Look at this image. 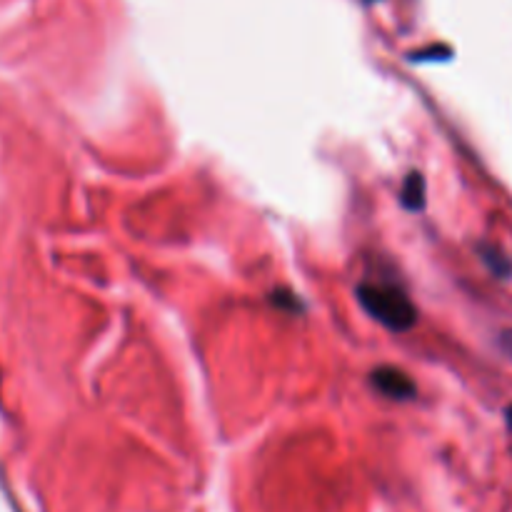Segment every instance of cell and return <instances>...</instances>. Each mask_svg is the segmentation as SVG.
<instances>
[{
    "label": "cell",
    "mask_w": 512,
    "mask_h": 512,
    "mask_svg": "<svg viewBox=\"0 0 512 512\" xmlns=\"http://www.w3.org/2000/svg\"><path fill=\"white\" fill-rule=\"evenodd\" d=\"M355 298L370 318L393 333H408L418 323V308L398 283L365 280L355 288Z\"/></svg>",
    "instance_id": "1"
},
{
    "label": "cell",
    "mask_w": 512,
    "mask_h": 512,
    "mask_svg": "<svg viewBox=\"0 0 512 512\" xmlns=\"http://www.w3.org/2000/svg\"><path fill=\"white\" fill-rule=\"evenodd\" d=\"M370 385L380 395H385L390 400H398V403L418 398V385H415V380L405 370L393 368V365H380V368H375L370 373Z\"/></svg>",
    "instance_id": "2"
},
{
    "label": "cell",
    "mask_w": 512,
    "mask_h": 512,
    "mask_svg": "<svg viewBox=\"0 0 512 512\" xmlns=\"http://www.w3.org/2000/svg\"><path fill=\"white\" fill-rule=\"evenodd\" d=\"M478 258L495 278H510L512 275V260L505 250H500L498 245L493 243H478Z\"/></svg>",
    "instance_id": "3"
},
{
    "label": "cell",
    "mask_w": 512,
    "mask_h": 512,
    "mask_svg": "<svg viewBox=\"0 0 512 512\" xmlns=\"http://www.w3.org/2000/svg\"><path fill=\"white\" fill-rule=\"evenodd\" d=\"M400 203H403L405 210L410 213H420L425 208V178L423 173L413 170L405 178L403 188H400Z\"/></svg>",
    "instance_id": "4"
},
{
    "label": "cell",
    "mask_w": 512,
    "mask_h": 512,
    "mask_svg": "<svg viewBox=\"0 0 512 512\" xmlns=\"http://www.w3.org/2000/svg\"><path fill=\"white\" fill-rule=\"evenodd\" d=\"M270 300H273L275 308L285 310V313H303V303H300V298L295 293H290V290H275V293H270Z\"/></svg>",
    "instance_id": "5"
},
{
    "label": "cell",
    "mask_w": 512,
    "mask_h": 512,
    "mask_svg": "<svg viewBox=\"0 0 512 512\" xmlns=\"http://www.w3.org/2000/svg\"><path fill=\"white\" fill-rule=\"evenodd\" d=\"M500 348L512 358V330H505V333L500 335Z\"/></svg>",
    "instance_id": "6"
},
{
    "label": "cell",
    "mask_w": 512,
    "mask_h": 512,
    "mask_svg": "<svg viewBox=\"0 0 512 512\" xmlns=\"http://www.w3.org/2000/svg\"><path fill=\"white\" fill-rule=\"evenodd\" d=\"M505 423H508L510 430H512V405H510L508 410H505Z\"/></svg>",
    "instance_id": "7"
}]
</instances>
